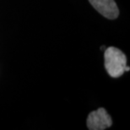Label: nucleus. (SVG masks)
<instances>
[{
	"instance_id": "2",
	"label": "nucleus",
	"mask_w": 130,
	"mask_h": 130,
	"mask_svg": "<svg viewBox=\"0 0 130 130\" xmlns=\"http://www.w3.org/2000/svg\"><path fill=\"white\" fill-rule=\"evenodd\" d=\"M112 124V120L104 108L91 111L87 118V127L90 130H104Z\"/></svg>"
},
{
	"instance_id": "1",
	"label": "nucleus",
	"mask_w": 130,
	"mask_h": 130,
	"mask_svg": "<svg viewBox=\"0 0 130 130\" xmlns=\"http://www.w3.org/2000/svg\"><path fill=\"white\" fill-rule=\"evenodd\" d=\"M104 58L106 70L111 77L118 78L123 74L127 65V58L123 52L117 47L110 46L105 51Z\"/></svg>"
},
{
	"instance_id": "3",
	"label": "nucleus",
	"mask_w": 130,
	"mask_h": 130,
	"mask_svg": "<svg viewBox=\"0 0 130 130\" xmlns=\"http://www.w3.org/2000/svg\"><path fill=\"white\" fill-rule=\"evenodd\" d=\"M89 1L90 4L106 19L114 20L118 18L119 9L114 0H89Z\"/></svg>"
}]
</instances>
